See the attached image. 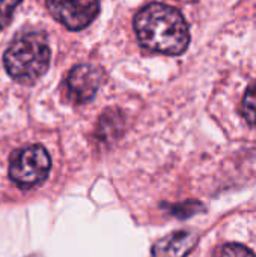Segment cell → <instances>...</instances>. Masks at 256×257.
I'll list each match as a JSON object with an SVG mask.
<instances>
[{
  "label": "cell",
  "mask_w": 256,
  "mask_h": 257,
  "mask_svg": "<svg viewBox=\"0 0 256 257\" xmlns=\"http://www.w3.org/2000/svg\"><path fill=\"white\" fill-rule=\"evenodd\" d=\"M134 29L145 48L163 54H181L190 42L181 12L163 3H151L140 9L134 18Z\"/></svg>",
  "instance_id": "obj_1"
},
{
  "label": "cell",
  "mask_w": 256,
  "mask_h": 257,
  "mask_svg": "<svg viewBox=\"0 0 256 257\" xmlns=\"http://www.w3.org/2000/svg\"><path fill=\"white\" fill-rule=\"evenodd\" d=\"M48 65L50 47L42 33H23L5 51V68L20 83L30 84L36 81L45 74Z\"/></svg>",
  "instance_id": "obj_2"
},
{
  "label": "cell",
  "mask_w": 256,
  "mask_h": 257,
  "mask_svg": "<svg viewBox=\"0 0 256 257\" xmlns=\"http://www.w3.org/2000/svg\"><path fill=\"white\" fill-rule=\"evenodd\" d=\"M51 169L48 152L41 145H30L11 155L9 176L20 188H32L42 184Z\"/></svg>",
  "instance_id": "obj_3"
},
{
  "label": "cell",
  "mask_w": 256,
  "mask_h": 257,
  "mask_svg": "<svg viewBox=\"0 0 256 257\" xmlns=\"http://www.w3.org/2000/svg\"><path fill=\"white\" fill-rule=\"evenodd\" d=\"M51 17L69 30H81L89 26L100 11L98 0H47Z\"/></svg>",
  "instance_id": "obj_4"
},
{
  "label": "cell",
  "mask_w": 256,
  "mask_h": 257,
  "mask_svg": "<svg viewBox=\"0 0 256 257\" xmlns=\"http://www.w3.org/2000/svg\"><path fill=\"white\" fill-rule=\"evenodd\" d=\"M103 74L98 68L92 65H78L71 69L65 80V96L72 104H84L89 102L100 84Z\"/></svg>",
  "instance_id": "obj_5"
},
{
  "label": "cell",
  "mask_w": 256,
  "mask_h": 257,
  "mask_svg": "<svg viewBox=\"0 0 256 257\" xmlns=\"http://www.w3.org/2000/svg\"><path fill=\"white\" fill-rule=\"evenodd\" d=\"M199 238L196 233L189 230H178L157 241L152 247V256L187 257L195 250Z\"/></svg>",
  "instance_id": "obj_6"
},
{
  "label": "cell",
  "mask_w": 256,
  "mask_h": 257,
  "mask_svg": "<svg viewBox=\"0 0 256 257\" xmlns=\"http://www.w3.org/2000/svg\"><path fill=\"white\" fill-rule=\"evenodd\" d=\"M124 126V117L118 110H107L97 126V139L100 142L109 143L115 139H118V136L121 134Z\"/></svg>",
  "instance_id": "obj_7"
},
{
  "label": "cell",
  "mask_w": 256,
  "mask_h": 257,
  "mask_svg": "<svg viewBox=\"0 0 256 257\" xmlns=\"http://www.w3.org/2000/svg\"><path fill=\"white\" fill-rule=\"evenodd\" d=\"M241 114L249 125L256 126V81L247 87L244 93L241 102Z\"/></svg>",
  "instance_id": "obj_8"
},
{
  "label": "cell",
  "mask_w": 256,
  "mask_h": 257,
  "mask_svg": "<svg viewBox=\"0 0 256 257\" xmlns=\"http://www.w3.org/2000/svg\"><path fill=\"white\" fill-rule=\"evenodd\" d=\"M214 257H256V254L241 244H225L216 250Z\"/></svg>",
  "instance_id": "obj_9"
},
{
  "label": "cell",
  "mask_w": 256,
  "mask_h": 257,
  "mask_svg": "<svg viewBox=\"0 0 256 257\" xmlns=\"http://www.w3.org/2000/svg\"><path fill=\"white\" fill-rule=\"evenodd\" d=\"M21 0H0V29L11 23L12 14Z\"/></svg>",
  "instance_id": "obj_10"
},
{
  "label": "cell",
  "mask_w": 256,
  "mask_h": 257,
  "mask_svg": "<svg viewBox=\"0 0 256 257\" xmlns=\"http://www.w3.org/2000/svg\"><path fill=\"white\" fill-rule=\"evenodd\" d=\"M201 208H202V206H201L198 202H187V203H184V205L174 206V208H172V212H174L175 215H178V217L186 218V217H190V215L199 212Z\"/></svg>",
  "instance_id": "obj_11"
}]
</instances>
